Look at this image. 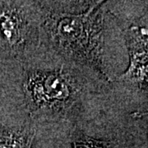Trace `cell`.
Returning <instances> with one entry per match:
<instances>
[{
	"mask_svg": "<svg viewBox=\"0 0 148 148\" xmlns=\"http://www.w3.org/2000/svg\"><path fill=\"white\" fill-rule=\"evenodd\" d=\"M35 134L29 129H2L0 148H31Z\"/></svg>",
	"mask_w": 148,
	"mask_h": 148,
	"instance_id": "5b68a950",
	"label": "cell"
},
{
	"mask_svg": "<svg viewBox=\"0 0 148 148\" xmlns=\"http://www.w3.org/2000/svg\"><path fill=\"white\" fill-rule=\"evenodd\" d=\"M0 32L10 45H20L26 33V26L21 12L16 9L3 11L0 14Z\"/></svg>",
	"mask_w": 148,
	"mask_h": 148,
	"instance_id": "277c9868",
	"label": "cell"
},
{
	"mask_svg": "<svg viewBox=\"0 0 148 148\" xmlns=\"http://www.w3.org/2000/svg\"><path fill=\"white\" fill-rule=\"evenodd\" d=\"M73 81L63 70L36 72L25 83L28 105L34 113L62 112L72 105L75 97Z\"/></svg>",
	"mask_w": 148,
	"mask_h": 148,
	"instance_id": "7a4b0ae2",
	"label": "cell"
},
{
	"mask_svg": "<svg viewBox=\"0 0 148 148\" xmlns=\"http://www.w3.org/2000/svg\"><path fill=\"white\" fill-rule=\"evenodd\" d=\"M126 40L130 52V66L122 75V79L147 88V29L132 27L126 32Z\"/></svg>",
	"mask_w": 148,
	"mask_h": 148,
	"instance_id": "3957f363",
	"label": "cell"
},
{
	"mask_svg": "<svg viewBox=\"0 0 148 148\" xmlns=\"http://www.w3.org/2000/svg\"><path fill=\"white\" fill-rule=\"evenodd\" d=\"M101 6L97 2L81 14H53L48 18L45 28L53 47L60 53L104 73Z\"/></svg>",
	"mask_w": 148,
	"mask_h": 148,
	"instance_id": "6da1fadb",
	"label": "cell"
},
{
	"mask_svg": "<svg viewBox=\"0 0 148 148\" xmlns=\"http://www.w3.org/2000/svg\"><path fill=\"white\" fill-rule=\"evenodd\" d=\"M73 144V148H110L109 143L105 141H98L82 133L75 135Z\"/></svg>",
	"mask_w": 148,
	"mask_h": 148,
	"instance_id": "8992f818",
	"label": "cell"
}]
</instances>
